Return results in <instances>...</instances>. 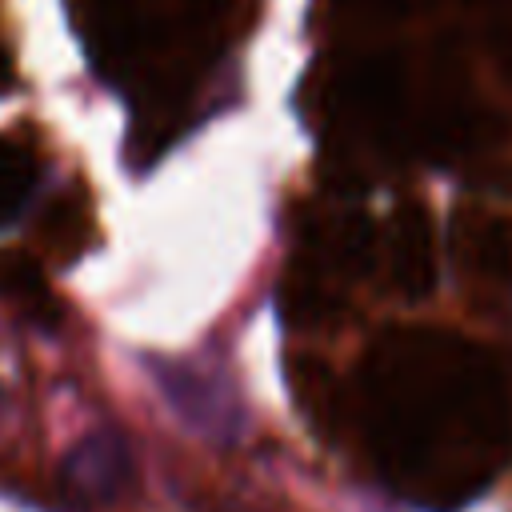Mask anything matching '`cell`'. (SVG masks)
Wrapping results in <instances>:
<instances>
[{"label":"cell","mask_w":512,"mask_h":512,"mask_svg":"<svg viewBox=\"0 0 512 512\" xmlns=\"http://www.w3.org/2000/svg\"><path fill=\"white\" fill-rule=\"evenodd\" d=\"M348 412L376 476L416 508H464L512 460L508 376L448 328L380 332L356 364Z\"/></svg>","instance_id":"cell-1"},{"label":"cell","mask_w":512,"mask_h":512,"mask_svg":"<svg viewBox=\"0 0 512 512\" xmlns=\"http://www.w3.org/2000/svg\"><path fill=\"white\" fill-rule=\"evenodd\" d=\"M376 276L392 296L408 304L424 300L436 288V236L432 216L420 200H400L376 228Z\"/></svg>","instance_id":"cell-2"},{"label":"cell","mask_w":512,"mask_h":512,"mask_svg":"<svg viewBox=\"0 0 512 512\" xmlns=\"http://www.w3.org/2000/svg\"><path fill=\"white\" fill-rule=\"evenodd\" d=\"M60 476H64L72 496L92 500V504H108L132 484L128 444L116 432H92V436L72 444V452L64 456Z\"/></svg>","instance_id":"cell-3"},{"label":"cell","mask_w":512,"mask_h":512,"mask_svg":"<svg viewBox=\"0 0 512 512\" xmlns=\"http://www.w3.org/2000/svg\"><path fill=\"white\" fill-rule=\"evenodd\" d=\"M456 252L472 276L484 284L512 288V216L496 212H460L456 224Z\"/></svg>","instance_id":"cell-4"},{"label":"cell","mask_w":512,"mask_h":512,"mask_svg":"<svg viewBox=\"0 0 512 512\" xmlns=\"http://www.w3.org/2000/svg\"><path fill=\"white\" fill-rule=\"evenodd\" d=\"M36 176H40L36 160L20 144L0 136V224H8L28 204L32 188H36Z\"/></svg>","instance_id":"cell-5"},{"label":"cell","mask_w":512,"mask_h":512,"mask_svg":"<svg viewBox=\"0 0 512 512\" xmlns=\"http://www.w3.org/2000/svg\"><path fill=\"white\" fill-rule=\"evenodd\" d=\"M340 16L348 20H360V24H388V20H400L408 16L420 0H332Z\"/></svg>","instance_id":"cell-6"},{"label":"cell","mask_w":512,"mask_h":512,"mask_svg":"<svg viewBox=\"0 0 512 512\" xmlns=\"http://www.w3.org/2000/svg\"><path fill=\"white\" fill-rule=\"evenodd\" d=\"M12 84V68H8V56H4V48H0V92Z\"/></svg>","instance_id":"cell-7"},{"label":"cell","mask_w":512,"mask_h":512,"mask_svg":"<svg viewBox=\"0 0 512 512\" xmlns=\"http://www.w3.org/2000/svg\"><path fill=\"white\" fill-rule=\"evenodd\" d=\"M0 416H4V404H0Z\"/></svg>","instance_id":"cell-8"}]
</instances>
